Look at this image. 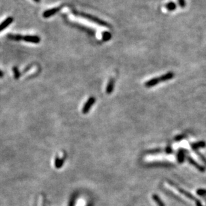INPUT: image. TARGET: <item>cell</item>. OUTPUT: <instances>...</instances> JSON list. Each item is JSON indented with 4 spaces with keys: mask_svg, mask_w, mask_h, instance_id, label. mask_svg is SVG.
I'll use <instances>...</instances> for the list:
<instances>
[{
    "mask_svg": "<svg viewBox=\"0 0 206 206\" xmlns=\"http://www.w3.org/2000/svg\"><path fill=\"white\" fill-rule=\"evenodd\" d=\"M13 70L14 71V76H15V78H19V76H20V74H19V72H18V70L16 68V67H14V68H13Z\"/></svg>",
    "mask_w": 206,
    "mask_h": 206,
    "instance_id": "obj_18",
    "label": "cell"
},
{
    "mask_svg": "<svg viewBox=\"0 0 206 206\" xmlns=\"http://www.w3.org/2000/svg\"><path fill=\"white\" fill-rule=\"evenodd\" d=\"M7 37H8V38H10V40H15V41H20V40H22V36L21 35L10 34V35L7 36Z\"/></svg>",
    "mask_w": 206,
    "mask_h": 206,
    "instance_id": "obj_13",
    "label": "cell"
},
{
    "mask_svg": "<svg viewBox=\"0 0 206 206\" xmlns=\"http://www.w3.org/2000/svg\"><path fill=\"white\" fill-rule=\"evenodd\" d=\"M61 9H62V6L54 7V8L48 10L46 11H45V12L43 13V17H45V18L50 17L54 16V15L57 14Z\"/></svg>",
    "mask_w": 206,
    "mask_h": 206,
    "instance_id": "obj_2",
    "label": "cell"
},
{
    "mask_svg": "<svg viewBox=\"0 0 206 206\" xmlns=\"http://www.w3.org/2000/svg\"><path fill=\"white\" fill-rule=\"evenodd\" d=\"M77 15H78V16H80L82 17L87 19V20L91 21H92V22H94V23H95V24H98L99 25L104 26V27H108V26H109V24L107 23L106 21L100 20V19H99V17L93 16H92V15L87 14H85V13H83V12L77 13Z\"/></svg>",
    "mask_w": 206,
    "mask_h": 206,
    "instance_id": "obj_1",
    "label": "cell"
},
{
    "mask_svg": "<svg viewBox=\"0 0 206 206\" xmlns=\"http://www.w3.org/2000/svg\"><path fill=\"white\" fill-rule=\"evenodd\" d=\"M114 84H115V80L114 79H111L108 82V85H107V94H111L112 91V90H113V87H114Z\"/></svg>",
    "mask_w": 206,
    "mask_h": 206,
    "instance_id": "obj_9",
    "label": "cell"
},
{
    "mask_svg": "<svg viewBox=\"0 0 206 206\" xmlns=\"http://www.w3.org/2000/svg\"><path fill=\"white\" fill-rule=\"evenodd\" d=\"M63 161H64V158H60V157H58L56 159V161H55V165L57 168H59L60 167H61L63 164Z\"/></svg>",
    "mask_w": 206,
    "mask_h": 206,
    "instance_id": "obj_14",
    "label": "cell"
},
{
    "mask_svg": "<svg viewBox=\"0 0 206 206\" xmlns=\"http://www.w3.org/2000/svg\"><path fill=\"white\" fill-rule=\"evenodd\" d=\"M179 2V4L180 6L181 7H183L185 5V0H178Z\"/></svg>",
    "mask_w": 206,
    "mask_h": 206,
    "instance_id": "obj_20",
    "label": "cell"
},
{
    "mask_svg": "<svg viewBox=\"0 0 206 206\" xmlns=\"http://www.w3.org/2000/svg\"><path fill=\"white\" fill-rule=\"evenodd\" d=\"M13 21H14L13 17H7L6 20H5L1 24H0V32L3 30V29L7 28V26H9L11 24V23L13 22Z\"/></svg>",
    "mask_w": 206,
    "mask_h": 206,
    "instance_id": "obj_5",
    "label": "cell"
},
{
    "mask_svg": "<svg viewBox=\"0 0 206 206\" xmlns=\"http://www.w3.org/2000/svg\"><path fill=\"white\" fill-rule=\"evenodd\" d=\"M173 76H174L173 73L169 72V73H167L163 75V76H161L160 78H161V81L163 82V81H167V80L171 79V78H173Z\"/></svg>",
    "mask_w": 206,
    "mask_h": 206,
    "instance_id": "obj_10",
    "label": "cell"
},
{
    "mask_svg": "<svg viewBox=\"0 0 206 206\" xmlns=\"http://www.w3.org/2000/svg\"><path fill=\"white\" fill-rule=\"evenodd\" d=\"M197 154L198 155V156L200 157L202 161H203L204 162V163H205V164H206V159H205V157H204L203 155H201L200 153H198V152H197Z\"/></svg>",
    "mask_w": 206,
    "mask_h": 206,
    "instance_id": "obj_21",
    "label": "cell"
},
{
    "mask_svg": "<svg viewBox=\"0 0 206 206\" xmlns=\"http://www.w3.org/2000/svg\"><path fill=\"white\" fill-rule=\"evenodd\" d=\"M175 187H176V188H177V190L179 191V192H180L181 193H182V194H183V195H184V196H186L187 197H188V198H189V199H191V200H193V201H196V202H197L198 200L196 199V197H193V196H192V194H190L189 193H188V192H185V190H183V189H181V188H179V187H177V186H176V185H175Z\"/></svg>",
    "mask_w": 206,
    "mask_h": 206,
    "instance_id": "obj_7",
    "label": "cell"
},
{
    "mask_svg": "<svg viewBox=\"0 0 206 206\" xmlns=\"http://www.w3.org/2000/svg\"><path fill=\"white\" fill-rule=\"evenodd\" d=\"M3 76V73L2 70H0V78H2Z\"/></svg>",
    "mask_w": 206,
    "mask_h": 206,
    "instance_id": "obj_22",
    "label": "cell"
},
{
    "mask_svg": "<svg viewBox=\"0 0 206 206\" xmlns=\"http://www.w3.org/2000/svg\"><path fill=\"white\" fill-rule=\"evenodd\" d=\"M153 200L155 201V203L157 205H158V206H165V204H164L163 202L161 200L160 198L158 196H157V195H155V194L153 195Z\"/></svg>",
    "mask_w": 206,
    "mask_h": 206,
    "instance_id": "obj_12",
    "label": "cell"
},
{
    "mask_svg": "<svg viewBox=\"0 0 206 206\" xmlns=\"http://www.w3.org/2000/svg\"><path fill=\"white\" fill-rule=\"evenodd\" d=\"M161 81V78H152V79L149 80V81L146 82L145 86L147 87H153V86H155V85L157 84Z\"/></svg>",
    "mask_w": 206,
    "mask_h": 206,
    "instance_id": "obj_6",
    "label": "cell"
},
{
    "mask_svg": "<svg viewBox=\"0 0 206 206\" xmlns=\"http://www.w3.org/2000/svg\"><path fill=\"white\" fill-rule=\"evenodd\" d=\"M22 40L26 42L37 44L40 42V37L37 36H22Z\"/></svg>",
    "mask_w": 206,
    "mask_h": 206,
    "instance_id": "obj_3",
    "label": "cell"
},
{
    "mask_svg": "<svg viewBox=\"0 0 206 206\" xmlns=\"http://www.w3.org/2000/svg\"><path fill=\"white\" fill-rule=\"evenodd\" d=\"M111 33L108 32H105L103 33V38L104 41H108L111 39Z\"/></svg>",
    "mask_w": 206,
    "mask_h": 206,
    "instance_id": "obj_16",
    "label": "cell"
},
{
    "mask_svg": "<svg viewBox=\"0 0 206 206\" xmlns=\"http://www.w3.org/2000/svg\"><path fill=\"white\" fill-rule=\"evenodd\" d=\"M183 157H184V153H183V152L182 151H180L179 152V154L178 155V159L179 160V161L181 162L183 159Z\"/></svg>",
    "mask_w": 206,
    "mask_h": 206,
    "instance_id": "obj_19",
    "label": "cell"
},
{
    "mask_svg": "<svg viewBox=\"0 0 206 206\" xmlns=\"http://www.w3.org/2000/svg\"><path fill=\"white\" fill-rule=\"evenodd\" d=\"M187 159H188V161H189V163H190L191 164H192V165H193V166L196 167L197 169H199V170L201 171H205L204 167H203L202 166H201L200 165H199L198 163H197V162H196V161H194L193 159L191 158V157H188V158H187Z\"/></svg>",
    "mask_w": 206,
    "mask_h": 206,
    "instance_id": "obj_8",
    "label": "cell"
},
{
    "mask_svg": "<svg viewBox=\"0 0 206 206\" xmlns=\"http://www.w3.org/2000/svg\"><path fill=\"white\" fill-rule=\"evenodd\" d=\"M95 97H91V98L88 99V100L84 104L83 108H82V112H83L84 114L87 113L88 111L90 110V108H91V106H92V104L95 103Z\"/></svg>",
    "mask_w": 206,
    "mask_h": 206,
    "instance_id": "obj_4",
    "label": "cell"
},
{
    "mask_svg": "<svg viewBox=\"0 0 206 206\" xmlns=\"http://www.w3.org/2000/svg\"><path fill=\"white\" fill-rule=\"evenodd\" d=\"M197 193L199 195V196H204V195H206V190H205V189H198L197 191Z\"/></svg>",
    "mask_w": 206,
    "mask_h": 206,
    "instance_id": "obj_17",
    "label": "cell"
},
{
    "mask_svg": "<svg viewBox=\"0 0 206 206\" xmlns=\"http://www.w3.org/2000/svg\"><path fill=\"white\" fill-rule=\"evenodd\" d=\"M205 146V143L204 141H200V142H198V143H193L192 145V147L193 148V149L196 150L197 148H200V147H204Z\"/></svg>",
    "mask_w": 206,
    "mask_h": 206,
    "instance_id": "obj_11",
    "label": "cell"
},
{
    "mask_svg": "<svg viewBox=\"0 0 206 206\" xmlns=\"http://www.w3.org/2000/svg\"><path fill=\"white\" fill-rule=\"evenodd\" d=\"M33 1L36 2V3H39L40 2V0H33Z\"/></svg>",
    "mask_w": 206,
    "mask_h": 206,
    "instance_id": "obj_23",
    "label": "cell"
},
{
    "mask_svg": "<svg viewBox=\"0 0 206 206\" xmlns=\"http://www.w3.org/2000/svg\"><path fill=\"white\" fill-rule=\"evenodd\" d=\"M166 8L169 11H173V10H175L176 5L173 2H170V3H167V4L166 5Z\"/></svg>",
    "mask_w": 206,
    "mask_h": 206,
    "instance_id": "obj_15",
    "label": "cell"
}]
</instances>
